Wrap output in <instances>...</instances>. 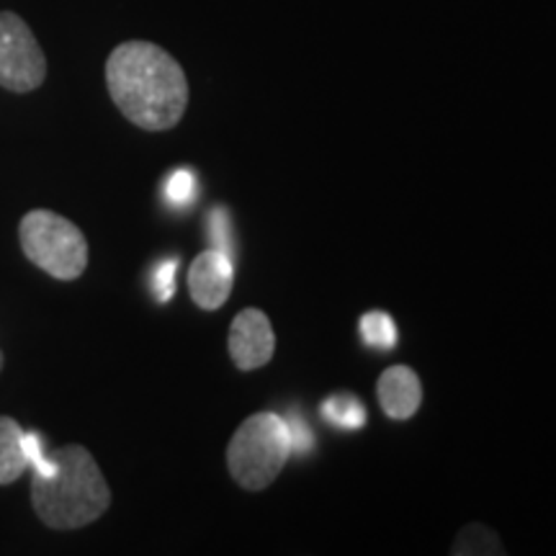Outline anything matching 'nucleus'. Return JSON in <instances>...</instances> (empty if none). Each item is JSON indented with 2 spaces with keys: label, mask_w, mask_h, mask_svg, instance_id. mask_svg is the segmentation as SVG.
Returning a JSON list of instances; mask_svg holds the SVG:
<instances>
[{
  "label": "nucleus",
  "mask_w": 556,
  "mask_h": 556,
  "mask_svg": "<svg viewBox=\"0 0 556 556\" xmlns=\"http://www.w3.org/2000/svg\"><path fill=\"white\" fill-rule=\"evenodd\" d=\"M106 86L116 109L139 129H173L189 106L184 67L150 41H127L111 52Z\"/></svg>",
  "instance_id": "obj_1"
},
{
  "label": "nucleus",
  "mask_w": 556,
  "mask_h": 556,
  "mask_svg": "<svg viewBox=\"0 0 556 556\" xmlns=\"http://www.w3.org/2000/svg\"><path fill=\"white\" fill-rule=\"evenodd\" d=\"M52 475H34L31 482V505L41 523L73 531L99 520L111 505V490L90 451L62 446L52 454Z\"/></svg>",
  "instance_id": "obj_2"
},
{
  "label": "nucleus",
  "mask_w": 556,
  "mask_h": 556,
  "mask_svg": "<svg viewBox=\"0 0 556 556\" xmlns=\"http://www.w3.org/2000/svg\"><path fill=\"white\" fill-rule=\"evenodd\" d=\"M291 456L289 428L274 413L250 415L227 446V469L242 490L261 492L281 475Z\"/></svg>",
  "instance_id": "obj_3"
},
{
  "label": "nucleus",
  "mask_w": 556,
  "mask_h": 556,
  "mask_svg": "<svg viewBox=\"0 0 556 556\" xmlns=\"http://www.w3.org/2000/svg\"><path fill=\"white\" fill-rule=\"evenodd\" d=\"M18 240L34 266L60 281H75L88 268V240L67 217L34 208L18 225Z\"/></svg>",
  "instance_id": "obj_4"
},
{
  "label": "nucleus",
  "mask_w": 556,
  "mask_h": 556,
  "mask_svg": "<svg viewBox=\"0 0 556 556\" xmlns=\"http://www.w3.org/2000/svg\"><path fill=\"white\" fill-rule=\"evenodd\" d=\"M47 78V60L29 24L11 11H0V86L13 93H31Z\"/></svg>",
  "instance_id": "obj_5"
},
{
  "label": "nucleus",
  "mask_w": 556,
  "mask_h": 556,
  "mask_svg": "<svg viewBox=\"0 0 556 556\" xmlns=\"http://www.w3.org/2000/svg\"><path fill=\"white\" fill-rule=\"evenodd\" d=\"M227 351L240 371H255L266 366L276 353V336L266 312L242 309L229 328Z\"/></svg>",
  "instance_id": "obj_6"
},
{
  "label": "nucleus",
  "mask_w": 556,
  "mask_h": 556,
  "mask_svg": "<svg viewBox=\"0 0 556 556\" xmlns=\"http://www.w3.org/2000/svg\"><path fill=\"white\" fill-rule=\"evenodd\" d=\"M235 283V266L229 255L222 250L208 248L191 263L189 270V291L197 307L214 312L229 299Z\"/></svg>",
  "instance_id": "obj_7"
},
{
  "label": "nucleus",
  "mask_w": 556,
  "mask_h": 556,
  "mask_svg": "<svg viewBox=\"0 0 556 556\" xmlns=\"http://www.w3.org/2000/svg\"><path fill=\"white\" fill-rule=\"evenodd\" d=\"M379 405L392 420H409L422 402L420 377L409 366H389L377 384Z\"/></svg>",
  "instance_id": "obj_8"
},
{
  "label": "nucleus",
  "mask_w": 556,
  "mask_h": 556,
  "mask_svg": "<svg viewBox=\"0 0 556 556\" xmlns=\"http://www.w3.org/2000/svg\"><path fill=\"white\" fill-rule=\"evenodd\" d=\"M26 467L24 430L13 417L0 415V484H13Z\"/></svg>",
  "instance_id": "obj_9"
},
{
  "label": "nucleus",
  "mask_w": 556,
  "mask_h": 556,
  "mask_svg": "<svg viewBox=\"0 0 556 556\" xmlns=\"http://www.w3.org/2000/svg\"><path fill=\"white\" fill-rule=\"evenodd\" d=\"M361 336L371 348L379 351H389V348L397 345V328H394L392 317L387 312H368L361 317Z\"/></svg>",
  "instance_id": "obj_10"
},
{
  "label": "nucleus",
  "mask_w": 556,
  "mask_h": 556,
  "mask_svg": "<svg viewBox=\"0 0 556 556\" xmlns=\"http://www.w3.org/2000/svg\"><path fill=\"white\" fill-rule=\"evenodd\" d=\"M323 413L332 426L340 428H361L366 420V409L356 397H330L325 402Z\"/></svg>",
  "instance_id": "obj_11"
},
{
  "label": "nucleus",
  "mask_w": 556,
  "mask_h": 556,
  "mask_svg": "<svg viewBox=\"0 0 556 556\" xmlns=\"http://www.w3.org/2000/svg\"><path fill=\"white\" fill-rule=\"evenodd\" d=\"M208 240H212L214 250H222V253L232 258V225H229V212L225 206H214L208 212Z\"/></svg>",
  "instance_id": "obj_12"
},
{
  "label": "nucleus",
  "mask_w": 556,
  "mask_h": 556,
  "mask_svg": "<svg viewBox=\"0 0 556 556\" xmlns=\"http://www.w3.org/2000/svg\"><path fill=\"white\" fill-rule=\"evenodd\" d=\"M165 199L173 206H189L197 199V178L191 170H176L165 184Z\"/></svg>",
  "instance_id": "obj_13"
},
{
  "label": "nucleus",
  "mask_w": 556,
  "mask_h": 556,
  "mask_svg": "<svg viewBox=\"0 0 556 556\" xmlns=\"http://www.w3.org/2000/svg\"><path fill=\"white\" fill-rule=\"evenodd\" d=\"M176 270H178V261H163L157 263L155 270H152V291L160 302H168L176 294Z\"/></svg>",
  "instance_id": "obj_14"
},
{
  "label": "nucleus",
  "mask_w": 556,
  "mask_h": 556,
  "mask_svg": "<svg viewBox=\"0 0 556 556\" xmlns=\"http://www.w3.org/2000/svg\"><path fill=\"white\" fill-rule=\"evenodd\" d=\"M484 526H469L464 528L462 536L456 539L454 554H495L490 546H484V536H486Z\"/></svg>",
  "instance_id": "obj_15"
},
{
  "label": "nucleus",
  "mask_w": 556,
  "mask_h": 556,
  "mask_svg": "<svg viewBox=\"0 0 556 556\" xmlns=\"http://www.w3.org/2000/svg\"><path fill=\"white\" fill-rule=\"evenodd\" d=\"M287 428H289L291 454H307V451H312V443H315V438H312V430L304 426V420H299V417H291V420H287Z\"/></svg>",
  "instance_id": "obj_16"
},
{
  "label": "nucleus",
  "mask_w": 556,
  "mask_h": 556,
  "mask_svg": "<svg viewBox=\"0 0 556 556\" xmlns=\"http://www.w3.org/2000/svg\"><path fill=\"white\" fill-rule=\"evenodd\" d=\"M0 368H3V356H0Z\"/></svg>",
  "instance_id": "obj_17"
}]
</instances>
